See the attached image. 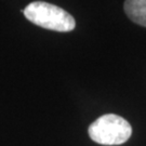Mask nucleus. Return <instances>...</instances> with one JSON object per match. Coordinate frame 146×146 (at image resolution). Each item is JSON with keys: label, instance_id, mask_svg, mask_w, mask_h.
Returning a JSON list of instances; mask_svg holds the SVG:
<instances>
[{"label": "nucleus", "instance_id": "nucleus-1", "mask_svg": "<svg viewBox=\"0 0 146 146\" xmlns=\"http://www.w3.org/2000/svg\"><path fill=\"white\" fill-rule=\"evenodd\" d=\"M24 15L35 25L54 31L67 33L76 27L75 19L58 5L35 1L23 10Z\"/></svg>", "mask_w": 146, "mask_h": 146}, {"label": "nucleus", "instance_id": "nucleus-3", "mask_svg": "<svg viewBox=\"0 0 146 146\" xmlns=\"http://www.w3.org/2000/svg\"><path fill=\"white\" fill-rule=\"evenodd\" d=\"M123 8L133 23L146 27V0H125Z\"/></svg>", "mask_w": 146, "mask_h": 146}, {"label": "nucleus", "instance_id": "nucleus-2", "mask_svg": "<svg viewBox=\"0 0 146 146\" xmlns=\"http://www.w3.org/2000/svg\"><path fill=\"white\" fill-rule=\"evenodd\" d=\"M88 133L92 141L101 145H121L130 139L132 127L120 116L106 114L89 125Z\"/></svg>", "mask_w": 146, "mask_h": 146}]
</instances>
